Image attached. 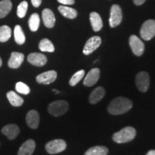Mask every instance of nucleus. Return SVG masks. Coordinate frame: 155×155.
<instances>
[{"instance_id":"obj_1","label":"nucleus","mask_w":155,"mask_h":155,"mask_svg":"<svg viewBox=\"0 0 155 155\" xmlns=\"http://www.w3.org/2000/svg\"><path fill=\"white\" fill-rule=\"evenodd\" d=\"M133 104L131 100L124 97H118L110 103L108 111L113 115H119L127 113L132 108Z\"/></svg>"},{"instance_id":"obj_2","label":"nucleus","mask_w":155,"mask_h":155,"mask_svg":"<svg viewBox=\"0 0 155 155\" xmlns=\"http://www.w3.org/2000/svg\"><path fill=\"white\" fill-rule=\"evenodd\" d=\"M136 134H137V131L134 128L127 127L122 129L121 131L114 134L113 135V140L119 144L129 142L135 138Z\"/></svg>"},{"instance_id":"obj_3","label":"nucleus","mask_w":155,"mask_h":155,"mask_svg":"<svg viewBox=\"0 0 155 155\" xmlns=\"http://www.w3.org/2000/svg\"><path fill=\"white\" fill-rule=\"evenodd\" d=\"M69 108V104L65 101H56L48 106V112L53 116H61L65 114Z\"/></svg>"},{"instance_id":"obj_4","label":"nucleus","mask_w":155,"mask_h":155,"mask_svg":"<svg viewBox=\"0 0 155 155\" xmlns=\"http://www.w3.org/2000/svg\"><path fill=\"white\" fill-rule=\"evenodd\" d=\"M141 38L144 40H150L155 36V20L149 19L143 24L140 30Z\"/></svg>"},{"instance_id":"obj_5","label":"nucleus","mask_w":155,"mask_h":155,"mask_svg":"<svg viewBox=\"0 0 155 155\" xmlns=\"http://www.w3.org/2000/svg\"><path fill=\"white\" fill-rule=\"evenodd\" d=\"M66 147V142L63 139H55L46 144L45 150L49 154H55L63 152Z\"/></svg>"},{"instance_id":"obj_6","label":"nucleus","mask_w":155,"mask_h":155,"mask_svg":"<svg viewBox=\"0 0 155 155\" xmlns=\"http://www.w3.org/2000/svg\"><path fill=\"white\" fill-rule=\"evenodd\" d=\"M122 21V11L120 6L114 5L111 8L109 18V25L111 28H116L121 24Z\"/></svg>"},{"instance_id":"obj_7","label":"nucleus","mask_w":155,"mask_h":155,"mask_svg":"<svg viewBox=\"0 0 155 155\" xmlns=\"http://www.w3.org/2000/svg\"><path fill=\"white\" fill-rule=\"evenodd\" d=\"M136 83L137 88L141 92H146L149 89L150 83V75L147 72L142 71L139 73L136 77Z\"/></svg>"},{"instance_id":"obj_8","label":"nucleus","mask_w":155,"mask_h":155,"mask_svg":"<svg viewBox=\"0 0 155 155\" xmlns=\"http://www.w3.org/2000/svg\"><path fill=\"white\" fill-rule=\"evenodd\" d=\"M129 45L132 50L133 53L137 56H141L144 53V44L138 37L131 35L129 38Z\"/></svg>"},{"instance_id":"obj_9","label":"nucleus","mask_w":155,"mask_h":155,"mask_svg":"<svg viewBox=\"0 0 155 155\" xmlns=\"http://www.w3.org/2000/svg\"><path fill=\"white\" fill-rule=\"evenodd\" d=\"M101 44V39L98 36H94L87 40L84 48H83V53L88 55L94 52L97 48H99Z\"/></svg>"},{"instance_id":"obj_10","label":"nucleus","mask_w":155,"mask_h":155,"mask_svg":"<svg viewBox=\"0 0 155 155\" xmlns=\"http://www.w3.org/2000/svg\"><path fill=\"white\" fill-rule=\"evenodd\" d=\"M58 74L55 71H49L42 73L36 77V81L38 83L44 85L50 84L54 82L57 78Z\"/></svg>"},{"instance_id":"obj_11","label":"nucleus","mask_w":155,"mask_h":155,"mask_svg":"<svg viewBox=\"0 0 155 155\" xmlns=\"http://www.w3.org/2000/svg\"><path fill=\"white\" fill-rule=\"evenodd\" d=\"M28 61L35 66L41 67L47 63L48 59L46 56L42 53H32L28 57Z\"/></svg>"},{"instance_id":"obj_12","label":"nucleus","mask_w":155,"mask_h":155,"mask_svg":"<svg viewBox=\"0 0 155 155\" xmlns=\"http://www.w3.org/2000/svg\"><path fill=\"white\" fill-rule=\"evenodd\" d=\"M100 78V70L98 68H93L88 73V74L83 81V84L86 86L91 87L94 86L98 82Z\"/></svg>"},{"instance_id":"obj_13","label":"nucleus","mask_w":155,"mask_h":155,"mask_svg":"<svg viewBox=\"0 0 155 155\" xmlns=\"http://www.w3.org/2000/svg\"><path fill=\"white\" fill-rule=\"evenodd\" d=\"M2 133L8 138L9 140L15 139L19 134V128L17 125L10 124L5 126L2 129Z\"/></svg>"},{"instance_id":"obj_14","label":"nucleus","mask_w":155,"mask_h":155,"mask_svg":"<svg viewBox=\"0 0 155 155\" xmlns=\"http://www.w3.org/2000/svg\"><path fill=\"white\" fill-rule=\"evenodd\" d=\"M26 123L31 129H36L40 123V115L36 110H30L27 114Z\"/></svg>"},{"instance_id":"obj_15","label":"nucleus","mask_w":155,"mask_h":155,"mask_svg":"<svg viewBox=\"0 0 155 155\" xmlns=\"http://www.w3.org/2000/svg\"><path fill=\"white\" fill-rule=\"evenodd\" d=\"M35 141L33 139H28L21 145L17 155H32L35 149Z\"/></svg>"},{"instance_id":"obj_16","label":"nucleus","mask_w":155,"mask_h":155,"mask_svg":"<svg viewBox=\"0 0 155 155\" xmlns=\"http://www.w3.org/2000/svg\"><path fill=\"white\" fill-rule=\"evenodd\" d=\"M25 59V56L22 53L18 52L12 53L10 58L8 61V66L11 68L16 69L20 67Z\"/></svg>"},{"instance_id":"obj_17","label":"nucleus","mask_w":155,"mask_h":155,"mask_svg":"<svg viewBox=\"0 0 155 155\" xmlns=\"http://www.w3.org/2000/svg\"><path fill=\"white\" fill-rule=\"evenodd\" d=\"M42 17L46 28H53L55 23V17L53 12L50 9H45L42 11Z\"/></svg>"},{"instance_id":"obj_18","label":"nucleus","mask_w":155,"mask_h":155,"mask_svg":"<svg viewBox=\"0 0 155 155\" xmlns=\"http://www.w3.org/2000/svg\"><path fill=\"white\" fill-rule=\"evenodd\" d=\"M105 96V89L103 87L95 88L89 96V102L91 104H96L99 102Z\"/></svg>"},{"instance_id":"obj_19","label":"nucleus","mask_w":155,"mask_h":155,"mask_svg":"<svg viewBox=\"0 0 155 155\" xmlns=\"http://www.w3.org/2000/svg\"><path fill=\"white\" fill-rule=\"evenodd\" d=\"M90 21L92 28L95 32H98L103 28V21L101 17L97 12H93L90 14Z\"/></svg>"},{"instance_id":"obj_20","label":"nucleus","mask_w":155,"mask_h":155,"mask_svg":"<svg viewBox=\"0 0 155 155\" xmlns=\"http://www.w3.org/2000/svg\"><path fill=\"white\" fill-rule=\"evenodd\" d=\"M7 97L9 103L11 104V105L15 106V107L21 106L23 104V103H24V100H23L22 97L19 96L18 94L14 91H12L7 93Z\"/></svg>"},{"instance_id":"obj_21","label":"nucleus","mask_w":155,"mask_h":155,"mask_svg":"<svg viewBox=\"0 0 155 155\" xmlns=\"http://www.w3.org/2000/svg\"><path fill=\"white\" fill-rule=\"evenodd\" d=\"M58 10L63 16L68 19H74L78 15L77 11L75 9L66 7V6H59Z\"/></svg>"},{"instance_id":"obj_22","label":"nucleus","mask_w":155,"mask_h":155,"mask_svg":"<svg viewBox=\"0 0 155 155\" xmlns=\"http://www.w3.org/2000/svg\"><path fill=\"white\" fill-rule=\"evenodd\" d=\"M12 4L10 0H2L0 2V19L4 18L10 12Z\"/></svg>"},{"instance_id":"obj_23","label":"nucleus","mask_w":155,"mask_h":155,"mask_svg":"<svg viewBox=\"0 0 155 155\" xmlns=\"http://www.w3.org/2000/svg\"><path fill=\"white\" fill-rule=\"evenodd\" d=\"M108 150L104 146H96L88 150L84 155H107Z\"/></svg>"},{"instance_id":"obj_24","label":"nucleus","mask_w":155,"mask_h":155,"mask_svg":"<svg viewBox=\"0 0 155 155\" xmlns=\"http://www.w3.org/2000/svg\"><path fill=\"white\" fill-rule=\"evenodd\" d=\"M39 49L42 52H49V53H53V52L55 51V47H54L53 44L47 38L42 39L41 41L40 42Z\"/></svg>"},{"instance_id":"obj_25","label":"nucleus","mask_w":155,"mask_h":155,"mask_svg":"<svg viewBox=\"0 0 155 155\" xmlns=\"http://www.w3.org/2000/svg\"><path fill=\"white\" fill-rule=\"evenodd\" d=\"M40 16L37 13H34L31 15L30 19H29L28 23H29V27L31 31L32 32H36L38 30L39 26H40Z\"/></svg>"},{"instance_id":"obj_26","label":"nucleus","mask_w":155,"mask_h":155,"mask_svg":"<svg viewBox=\"0 0 155 155\" xmlns=\"http://www.w3.org/2000/svg\"><path fill=\"white\" fill-rule=\"evenodd\" d=\"M15 42L18 45H23L25 42V36L21 26L16 25L14 30Z\"/></svg>"},{"instance_id":"obj_27","label":"nucleus","mask_w":155,"mask_h":155,"mask_svg":"<svg viewBox=\"0 0 155 155\" xmlns=\"http://www.w3.org/2000/svg\"><path fill=\"white\" fill-rule=\"evenodd\" d=\"M12 34L11 29L7 25L0 27V42H5L9 40Z\"/></svg>"},{"instance_id":"obj_28","label":"nucleus","mask_w":155,"mask_h":155,"mask_svg":"<svg viewBox=\"0 0 155 155\" xmlns=\"http://www.w3.org/2000/svg\"><path fill=\"white\" fill-rule=\"evenodd\" d=\"M84 75H85V71H83V70L78 71V72L75 73V74L73 75L72 78H71V80L69 81L70 85H71V86H76L78 83L82 80V78Z\"/></svg>"},{"instance_id":"obj_29","label":"nucleus","mask_w":155,"mask_h":155,"mask_svg":"<svg viewBox=\"0 0 155 155\" xmlns=\"http://www.w3.org/2000/svg\"><path fill=\"white\" fill-rule=\"evenodd\" d=\"M28 4L26 1H23L19 4L17 10V15L19 18H23L26 15L27 11H28Z\"/></svg>"},{"instance_id":"obj_30","label":"nucleus","mask_w":155,"mask_h":155,"mask_svg":"<svg viewBox=\"0 0 155 155\" xmlns=\"http://www.w3.org/2000/svg\"><path fill=\"white\" fill-rule=\"evenodd\" d=\"M15 89H16L17 92L19 93V94L27 95L30 94V88L28 85L25 84L23 82H17L16 83V86H15Z\"/></svg>"},{"instance_id":"obj_31","label":"nucleus","mask_w":155,"mask_h":155,"mask_svg":"<svg viewBox=\"0 0 155 155\" xmlns=\"http://www.w3.org/2000/svg\"><path fill=\"white\" fill-rule=\"evenodd\" d=\"M58 2L65 5H71L75 3V0H58Z\"/></svg>"},{"instance_id":"obj_32","label":"nucleus","mask_w":155,"mask_h":155,"mask_svg":"<svg viewBox=\"0 0 155 155\" xmlns=\"http://www.w3.org/2000/svg\"><path fill=\"white\" fill-rule=\"evenodd\" d=\"M31 2H32V5L35 7H38L39 6H40L42 3V0H31Z\"/></svg>"},{"instance_id":"obj_33","label":"nucleus","mask_w":155,"mask_h":155,"mask_svg":"<svg viewBox=\"0 0 155 155\" xmlns=\"http://www.w3.org/2000/svg\"><path fill=\"white\" fill-rule=\"evenodd\" d=\"M146 0H134V2L136 5H141L145 2Z\"/></svg>"},{"instance_id":"obj_34","label":"nucleus","mask_w":155,"mask_h":155,"mask_svg":"<svg viewBox=\"0 0 155 155\" xmlns=\"http://www.w3.org/2000/svg\"><path fill=\"white\" fill-rule=\"evenodd\" d=\"M146 155H155V150L149 151Z\"/></svg>"},{"instance_id":"obj_35","label":"nucleus","mask_w":155,"mask_h":155,"mask_svg":"<svg viewBox=\"0 0 155 155\" xmlns=\"http://www.w3.org/2000/svg\"><path fill=\"white\" fill-rule=\"evenodd\" d=\"M2 58H0V67L2 66Z\"/></svg>"}]
</instances>
